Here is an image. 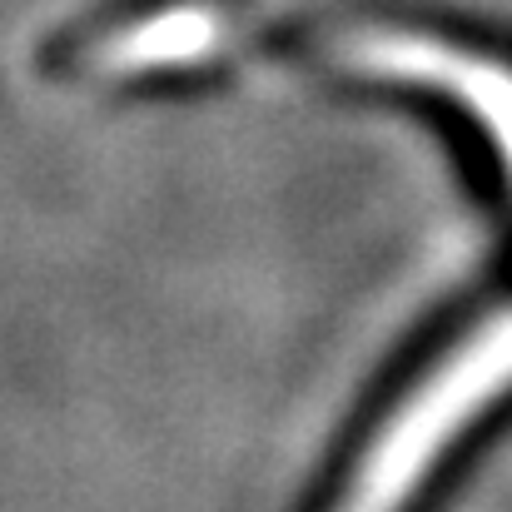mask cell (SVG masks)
Segmentation results:
<instances>
[{"mask_svg":"<svg viewBox=\"0 0 512 512\" xmlns=\"http://www.w3.org/2000/svg\"><path fill=\"white\" fill-rule=\"evenodd\" d=\"M503 388H512V314L493 319L468 343H458L413 388V398L383 423V433L363 453L339 512H398L423 483V473L433 468V458Z\"/></svg>","mask_w":512,"mask_h":512,"instance_id":"cell-1","label":"cell"},{"mask_svg":"<svg viewBox=\"0 0 512 512\" xmlns=\"http://www.w3.org/2000/svg\"><path fill=\"white\" fill-rule=\"evenodd\" d=\"M329 55L348 75L408 85L448 100L493 150L512 184V60L418 25H353L329 40Z\"/></svg>","mask_w":512,"mask_h":512,"instance_id":"cell-2","label":"cell"}]
</instances>
